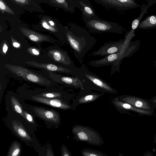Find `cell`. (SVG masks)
Returning <instances> with one entry per match:
<instances>
[{"instance_id":"6da1fadb","label":"cell","mask_w":156,"mask_h":156,"mask_svg":"<svg viewBox=\"0 0 156 156\" xmlns=\"http://www.w3.org/2000/svg\"><path fill=\"white\" fill-rule=\"evenodd\" d=\"M69 26L70 28H66L67 40L76 58L82 64L85 55L94 46L97 40L83 27L74 23Z\"/></svg>"},{"instance_id":"7a4b0ae2","label":"cell","mask_w":156,"mask_h":156,"mask_svg":"<svg viewBox=\"0 0 156 156\" xmlns=\"http://www.w3.org/2000/svg\"><path fill=\"white\" fill-rule=\"evenodd\" d=\"M86 28L93 33H112L122 34L126 30L118 23L100 19L89 18L82 16Z\"/></svg>"},{"instance_id":"3957f363","label":"cell","mask_w":156,"mask_h":156,"mask_svg":"<svg viewBox=\"0 0 156 156\" xmlns=\"http://www.w3.org/2000/svg\"><path fill=\"white\" fill-rule=\"evenodd\" d=\"M78 77L82 81L84 89L90 87L101 89V90L110 93H116V90L109 83L101 78L94 73L90 71L84 64L79 68Z\"/></svg>"},{"instance_id":"277c9868","label":"cell","mask_w":156,"mask_h":156,"mask_svg":"<svg viewBox=\"0 0 156 156\" xmlns=\"http://www.w3.org/2000/svg\"><path fill=\"white\" fill-rule=\"evenodd\" d=\"M133 48V46L130 44L126 50L106 56L101 59L91 61L88 64L96 67L111 65L110 75H112L116 72H120V67L122 60L132 55Z\"/></svg>"},{"instance_id":"5b68a950","label":"cell","mask_w":156,"mask_h":156,"mask_svg":"<svg viewBox=\"0 0 156 156\" xmlns=\"http://www.w3.org/2000/svg\"><path fill=\"white\" fill-rule=\"evenodd\" d=\"M105 8L118 11L127 10L140 7L135 0H93Z\"/></svg>"},{"instance_id":"8992f818","label":"cell","mask_w":156,"mask_h":156,"mask_svg":"<svg viewBox=\"0 0 156 156\" xmlns=\"http://www.w3.org/2000/svg\"><path fill=\"white\" fill-rule=\"evenodd\" d=\"M125 39H120L117 41H111L106 42L98 50L94 51L91 55L103 57L113 53L120 52L123 49V44Z\"/></svg>"},{"instance_id":"52a82bcc","label":"cell","mask_w":156,"mask_h":156,"mask_svg":"<svg viewBox=\"0 0 156 156\" xmlns=\"http://www.w3.org/2000/svg\"><path fill=\"white\" fill-rule=\"evenodd\" d=\"M73 132L80 140L94 144H98L100 138L95 132L85 127L76 126L73 129Z\"/></svg>"},{"instance_id":"ba28073f","label":"cell","mask_w":156,"mask_h":156,"mask_svg":"<svg viewBox=\"0 0 156 156\" xmlns=\"http://www.w3.org/2000/svg\"><path fill=\"white\" fill-rule=\"evenodd\" d=\"M121 99L122 101L128 103L136 108L154 112V106L148 100L130 95L124 96L122 97Z\"/></svg>"},{"instance_id":"9c48e42d","label":"cell","mask_w":156,"mask_h":156,"mask_svg":"<svg viewBox=\"0 0 156 156\" xmlns=\"http://www.w3.org/2000/svg\"><path fill=\"white\" fill-rule=\"evenodd\" d=\"M78 8L81 11L82 16L89 18H99L96 13L94 9L89 0H76Z\"/></svg>"},{"instance_id":"30bf717a","label":"cell","mask_w":156,"mask_h":156,"mask_svg":"<svg viewBox=\"0 0 156 156\" xmlns=\"http://www.w3.org/2000/svg\"><path fill=\"white\" fill-rule=\"evenodd\" d=\"M54 5H57L65 11L71 13L75 12V8H78L76 0H49Z\"/></svg>"},{"instance_id":"8fae6325","label":"cell","mask_w":156,"mask_h":156,"mask_svg":"<svg viewBox=\"0 0 156 156\" xmlns=\"http://www.w3.org/2000/svg\"><path fill=\"white\" fill-rule=\"evenodd\" d=\"M114 103L119 108L124 110L131 111L141 115H153V112L151 111L144 110L136 108L128 103L120 101L117 99H116L114 101Z\"/></svg>"},{"instance_id":"7c38bea8","label":"cell","mask_w":156,"mask_h":156,"mask_svg":"<svg viewBox=\"0 0 156 156\" xmlns=\"http://www.w3.org/2000/svg\"><path fill=\"white\" fill-rule=\"evenodd\" d=\"M141 12L139 16L132 22L130 30L126 34L125 38L131 39L134 36L135 30L137 28L141 20L144 15L147 13L149 8L145 4H142L140 7Z\"/></svg>"},{"instance_id":"4fadbf2b","label":"cell","mask_w":156,"mask_h":156,"mask_svg":"<svg viewBox=\"0 0 156 156\" xmlns=\"http://www.w3.org/2000/svg\"><path fill=\"white\" fill-rule=\"evenodd\" d=\"M35 111L40 117L46 120L56 122L59 120L58 115L55 112L41 108H35Z\"/></svg>"},{"instance_id":"5bb4252c","label":"cell","mask_w":156,"mask_h":156,"mask_svg":"<svg viewBox=\"0 0 156 156\" xmlns=\"http://www.w3.org/2000/svg\"><path fill=\"white\" fill-rule=\"evenodd\" d=\"M156 28V15L147 16L140 22L138 28L143 29H151Z\"/></svg>"},{"instance_id":"9a60e30c","label":"cell","mask_w":156,"mask_h":156,"mask_svg":"<svg viewBox=\"0 0 156 156\" xmlns=\"http://www.w3.org/2000/svg\"><path fill=\"white\" fill-rule=\"evenodd\" d=\"M39 102L52 106L62 109H67L69 106L57 99H50L43 98L37 97L34 99Z\"/></svg>"},{"instance_id":"2e32d148","label":"cell","mask_w":156,"mask_h":156,"mask_svg":"<svg viewBox=\"0 0 156 156\" xmlns=\"http://www.w3.org/2000/svg\"><path fill=\"white\" fill-rule=\"evenodd\" d=\"M13 128L15 132L20 136L23 138L28 140L30 139L25 131L20 126L15 124L13 125Z\"/></svg>"},{"instance_id":"e0dca14e","label":"cell","mask_w":156,"mask_h":156,"mask_svg":"<svg viewBox=\"0 0 156 156\" xmlns=\"http://www.w3.org/2000/svg\"><path fill=\"white\" fill-rule=\"evenodd\" d=\"M99 95L95 94H88L81 98L79 100V102L81 103L90 102L96 99Z\"/></svg>"},{"instance_id":"ac0fdd59","label":"cell","mask_w":156,"mask_h":156,"mask_svg":"<svg viewBox=\"0 0 156 156\" xmlns=\"http://www.w3.org/2000/svg\"><path fill=\"white\" fill-rule=\"evenodd\" d=\"M0 10L3 13H8L11 15L15 14V12L9 7L3 0H0Z\"/></svg>"},{"instance_id":"d6986e66","label":"cell","mask_w":156,"mask_h":156,"mask_svg":"<svg viewBox=\"0 0 156 156\" xmlns=\"http://www.w3.org/2000/svg\"><path fill=\"white\" fill-rule=\"evenodd\" d=\"M17 5L21 7H25V6L28 5L33 4L36 6V4L31 0H10Z\"/></svg>"},{"instance_id":"ffe728a7","label":"cell","mask_w":156,"mask_h":156,"mask_svg":"<svg viewBox=\"0 0 156 156\" xmlns=\"http://www.w3.org/2000/svg\"><path fill=\"white\" fill-rule=\"evenodd\" d=\"M83 154L85 156H98L102 155L99 153L89 151H85L83 152Z\"/></svg>"},{"instance_id":"44dd1931","label":"cell","mask_w":156,"mask_h":156,"mask_svg":"<svg viewBox=\"0 0 156 156\" xmlns=\"http://www.w3.org/2000/svg\"><path fill=\"white\" fill-rule=\"evenodd\" d=\"M27 77L29 80L34 82H37L39 80L37 76L32 74L28 75Z\"/></svg>"},{"instance_id":"7402d4cb","label":"cell","mask_w":156,"mask_h":156,"mask_svg":"<svg viewBox=\"0 0 156 156\" xmlns=\"http://www.w3.org/2000/svg\"><path fill=\"white\" fill-rule=\"evenodd\" d=\"M47 69L50 71H55L57 70V67L54 65L50 64L47 66Z\"/></svg>"},{"instance_id":"603a6c76","label":"cell","mask_w":156,"mask_h":156,"mask_svg":"<svg viewBox=\"0 0 156 156\" xmlns=\"http://www.w3.org/2000/svg\"><path fill=\"white\" fill-rule=\"evenodd\" d=\"M20 152V149L19 148L16 147L13 149L11 152V155L12 156H17Z\"/></svg>"},{"instance_id":"cb8c5ba5","label":"cell","mask_w":156,"mask_h":156,"mask_svg":"<svg viewBox=\"0 0 156 156\" xmlns=\"http://www.w3.org/2000/svg\"><path fill=\"white\" fill-rule=\"evenodd\" d=\"M54 58L57 61L60 60L62 58L61 54L58 52H55L54 53Z\"/></svg>"},{"instance_id":"d4e9b609","label":"cell","mask_w":156,"mask_h":156,"mask_svg":"<svg viewBox=\"0 0 156 156\" xmlns=\"http://www.w3.org/2000/svg\"><path fill=\"white\" fill-rule=\"evenodd\" d=\"M14 108L16 112L19 114H21L22 112L20 107L17 104H14Z\"/></svg>"},{"instance_id":"484cf974","label":"cell","mask_w":156,"mask_h":156,"mask_svg":"<svg viewBox=\"0 0 156 156\" xmlns=\"http://www.w3.org/2000/svg\"><path fill=\"white\" fill-rule=\"evenodd\" d=\"M29 37L31 40L35 41H37L38 40V37L33 34H30L29 36Z\"/></svg>"},{"instance_id":"4316f807","label":"cell","mask_w":156,"mask_h":156,"mask_svg":"<svg viewBox=\"0 0 156 156\" xmlns=\"http://www.w3.org/2000/svg\"><path fill=\"white\" fill-rule=\"evenodd\" d=\"M156 3V0H148L147 6L149 8L151 6Z\"/></svg>"},{"instance_id":"83f0119b","label":"cell","mask_w":156,"mask_h":156,"mask_svg":"<svg viewBox=\"0 0 156 156\" xmlns=\"http://www.w3.org/2000/svg\"><path fill=\"white\" fill-rule=\"evenodd\" d=\"M156 108V96L154 97L149 100H148Z\"/></svg>"},{"instance_id":"f1b7e54d","label":"cell","mask_w":156,"mask_h":156,"mask_svg":"<svg viewBox=\"0 0 156 156\" xmlns=\"http://www.w3.org/2000/svg\"><path fill=\"white\" fill-rule=\"evenodd\" d=\"M26 116L27 119L29 121L33 122V119L32 116L30 114H26Z\"/></svg>"},{"instance_id":"f546056e","label":"cell","mask_w":156,"mask_h":156,"mask_svg":"<svg viewBox=\"0 0 156 156\" xmlns=\"http://www.w3.org/2000/svg\"><path fill=\"white\" fill-rule=\"evenodd\" d=\"M8 47L6 44L5 43L3 47V52L5 53L8 50Z\"/></svg>"},{"instance_id":"4dcf8cb0","label":"cell","mask_w":156,"mask_h":156,"mask_svg":"<svg viewBox=\"0 0 156 156\" xmlns=\"http://www.w3.org/2000/svg\"><path fill=\"white\" fill-rule=\"evenodd\" d=\"M32 51L33 54L35 55H38L39 54V52L34 49H32Z\"/></svg>"},{"instance_id":"1f68e13d","label":"cell","mask_w":156,"mask_h":156,"mask_svg":"<svg viewBox=\"0 0 156 156\" xmlns=\"http://www.w3.org/2000/svg\"><path fill=\"white\" fill-rule=\"evenodd\" d=\"M45 96L48 98H53L54 97V95L52 94H46Z\"/></svg>"},{"instance_id":"d6a6232c","label":"cell","mask_w":156,"mask_h":156,"mask_svg":"<svg viewBox=\"0 0 156 156\" xmlns=\"http://www.w3.org/2000/svg\"><path fill=\"white\" fill-rule=\"evenodd\" d=\"M13 46L15 47H18L20 46V44L17 42H14L13 44Z\"/></svg>"},{"instance_id":"836d02e7","label":"cell","mask_w":156,"mask_h":156,"mask_svg":"<svg viewBox=\"0 0 156 156\" xmlns=\"http://www.w3.org/2000/svg\"><path fill=\"white\" fill-rule=\"evenodd\" d=\"M154 142L156 144V133L154 137Z\"/></svg>"}]
</instances>
